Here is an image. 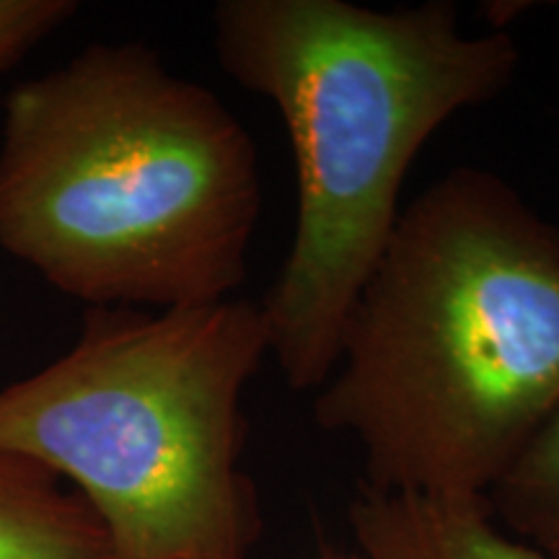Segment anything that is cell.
Returning a JSON list of instances; mask_svg holds the SVG:
<instances>
[{
	"label": "cell",
	"instance_id": "7a4b0ae2",
	"mask_svg": "<svg viewBox=\"0 0 559 559\" xmlns=\"http://www.w3.org/2000/svg\"><path fill=\"white\" fill-rule=\"evenodd\" d=\"M262 213L254 138L143 45L19 83L0 135V247L91 309L230 298Z\"/></svg>",
	"mask_w": 559,
	"mask_h": 559
},
{
	"label": "cell",
	"instance_id": "3957f363",
	"mask_svg": "<svg viewBox=\"0 0 559 559\" xmlns=\"http://www.w3.org/2000/svg\"><path fill=\"white\" fill-rule=\"evenodd\" d=\"M213 41L228 79L275 104L288 130L296 226L260 304L288 386L317 391L400 221L412 160L440 124L498 99L521 50L502 29H461L451 0H223Z\"/></svg>",
	"mask_w": 559,
	"mask_h": 559
},
{
	"label": "cell",
	"instance_id": "5b68a950",
	"mask_svg": "<svg viewBox=\"0 0 559 559\" xmlns=\"http://www.w3.org/2000/svg\"><path fill=\"white\" fill-rule=\"evenodd\" d=\"M347 519L362 559H549L508 534L487 498H436L362 485Z\"/></svg>",
	"mask_w": 559,
	"mask_h": 559
},
{
	"label": "cell",
	"instance_id": "8992f818",
	"mask_svg": "<svg viewBox=\"0 0 559 559\" xmlns=\"http://www.w3.org/2000/svg\"><path fill=\"white\" fill-rule=\"evenodd\" d=\"M0 559H115L79 492L29 459L0 453Z\"/></svg>",
	"mask_w": 559,
	"mask_h": 559
},
{
	"label": "cell",
	"instance_id": "277c9868",
	"mask_svg": "<svg viewBox=\"0 0 559 559\" xmlns=\"http://www.w3.org/2000/svg\"><path fill=\"white\" fill-rule=\"evenodd\" d=\"M267 355L257 300L91 309L62 358L0 389V453L79 492L115 559H251L241 404Z\"/></svg>",
	"mask_w": 559,
	"mask_h": 559
},
{
	"label": "cell",
	"instance_id": "6da1fadb",
	"mask_svg": "<svg viewBox=\"0 0 559 559\" xmlns=\"http://www.w3.org/2000/svg\"><path fill=\"white\" fill-rule=\"evenodd\" d=\"M559 404V226L459 166L400 213L317 389L366 485L487 498Z\"/></svg>",
	"mask_w": 559,
	"mask_h": 559
},
{
	"label": "cell",
	"instance_id": "52a82bcc",
	"mask_svg": "<svg viewBox=\"0 0 559 559\" xmlns=\"http://www.w3.org/2000/svg\"><path fill=\"white\" fill-rule=\"evenodd\" d=\"M508 534L559 559V404L487 492Z\"/></svg>",
	"mask_w": 559,
	"mask_h": 559
},
{
	"label": "cell",
	"instance_id": "ba28073f",
	"mask_svg": "<svg viewBox=\"0 0 559 559\" xmlns=\"http://www.w3.org/2000/svg\"><path fill=\"white\" fill-rule=\"evenodd\" d=\"M75 11L79 5L70 0H0V73L24 60Z\"/></svg>",
	"mask_w": 559,
	"mask_h": 559
}]
</instances>
